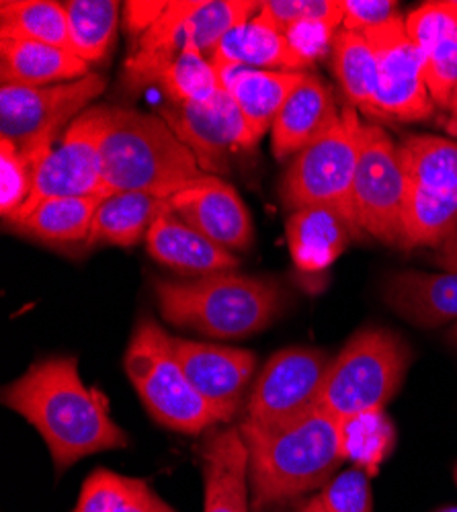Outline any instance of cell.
Listing matches in <instances>:
<instances>
[{
    "mask_svg": "<svg viewBox=\"0 0 457 512\" xmlns=\"http://www.w3.org/2000/svg\"><path fill=\"white\" fill-rule=\"evenodd\" d=\"M3 404L35 426L58 478L80 459L130 445L126 431L111 418L107 396L82 383L74 355L33 363L3 388Z\"/></svg>",
    "mask_w": 457,
    "mask_h": 512,
    "instance_id": "cell-1",
    "label": "cell"
},
{
    "mask_svg": "<svg viewBox=\"0 0 457 512\" xmlns=\"http://www.w3.org/2000/svg\"><path fill=\"white\" fill-rule=\"evenodd\" d=\"M240 433L248 449L255 512H271L324 486L345 459L343 422L320 406L283 429L259 431L240 424Z\"/></svg>",
    "mask_w": 457,
    "mask_h": 512,
    "instance_id": "cell-2",
    "label": "cell"
},
{
    "mask_svg": "<svg viewBox=\"0 0 457 512\" xmlns=\"http://www.w3.org/2000/svg\"><path fill=\"white\" fill-rule=\"evenodd\" d=\"M203 175L195 154L160 115L113 107L101 142L103 195L146 193L169 201Z\"/></svg>",
    "mask_w": 457,
    "mask_h": 512,
    "instance_id": "cell-3",
    "label": "cell"
},
{
    "mask_svg": "<svg viewBox=\"0 0 457 512\" xmlns=\"http://www.w3.org/2000/svg\"><path fill=\"white\" fill-rule=\"evenodd\" d=\"M154 291L166 322L212 338L253 336L271 326L285 306L275 281L234 271L191 281H156Z\"/></svg>",
    "mask_w": 457,
    "mask_h": 512,
    "instance_id": "cell-4",
    "label": "cell"
},
{
    "mask_svg": "<svg viewBox=\"0 0 457 512\" xmlns=\"http://www.w3.org/2000/svg\"><path fill=\"white\" fill-rule=\"evenodd\" d=\"M123 367L146 412L183 435H197L220 422L218 414L195 392L173 349V334L144 316L130 338Z\"/></svg>",
    "mask_w": 457,
    "mask_h": 512,
    "instance_id": "cell-5",
    "label": "cell"
},
{
    "mask_svg": "<svg viewBox=\"0 0 457 512\" xmlns=\"http://www.w3.org/2000/svg\"><path fill=\"white\" fill-rule=\"evenodd\" d=\"M408 365L410 349L396 332L361 330L332 359L318 406L341 422L382 410L400 390Z\"/></svg>",
    "mask_w": 457,
    "mask_h": 512,
    "instance_id": "cell-6",
    "label": "cell"
},
{
    "mask_svg": "<svg viewBox=\"0 0 457 512\" xmlns=\"http://www.w3.org/2000/svg\"><path fill=\"white\" fill-rule=\"evenodd\" d=\"M363 125L357 109L347 105L330 132L294 156L279 183V195L287 209H330L361 234L353 185Z\"/></svg>",
    "mask_w": 457,
    "mask_h": 512,
    "instance_id": "cell-7",
    "label": "cell"
},
{
    "mask_svg": "<svg viewBox=\"0 0 457 512\" xmlns=\"http://www.w3.org/2000/svg\"><path fill=\"white\" fill-rule=\"evenodd\" d=\"M398 148L406 177L402 248L441 246L457 228V142L410 136Z\"/></svg>",
    "mask_w": 457,
    "mask_h": 512,
    "instance_id": "cell-8",
    "label": "cell"
},
{
    "mask_svg": "<svg viewBox=\"0 0 457 512\" xmlns=\"http://www.w3.org/2000/svg\"><path fill=\"white\" fill-rule=\"evenodd\" d=\"M107 89L101 74H87L72 82L50 87H17L3 84L0 89V136L11 140L33 166L44 156L70 123L85 113Z\"/></svg>",
    "mask_w": 457,
    "mask_h": 512,
    "instance_id": "cell-9",
    "label": "cell"
},
{
    "mask_svg": "<svg viewBox=\"0 0 457 512\" xmlns=\"http://www.w3.org/2000/svg\"><path fill=\"white\" fill-rule=\"evenodd\" d=\"M330 363L324 351L308 347L275 353L259 373L242 424L277 431L316 410Z\"/></svg>",
    "mask_w": 457,
    "mask_h": 512,
    "instance_id": "cell-10",
    "label": "cell"
},
{
    "mask_svg": "<svg viewBox=\"0 0 457 512\" xmlns=\"http://www.w3.org/2000/svg\"><path fill=\"white\" fill-rule=\"evenodd\" d=\"M353 203L361 232L402 246L406 177L400 148L376 123L363 125Z\"/></svg>",
    "mask_w": 457,
    "mask_h": 512,
    "instance_id": "cell-11",
    "label": "cell"
},
{
    "mask_svg": "<svg viewBox=\"0 0 457 512\" xmlns=\"http://www.w3.org/2000/svg\"><path fill=\"white\" fill-rule=\"evenodd\" d=\"M113 107H91L76 117L58 146L33 164V187L21 211L52 197L103 195L101 142ZM19 211V213H21Z\"/></svg>",
    "mask_w": 457,
    "mask_h": 512,
    "instance_id": "cell-12",
    "label": "cell"
},
{
    "mask_svg": "<svg viewBox=\"0 0 457 512\" xmlns=\"http://www.w3.org/2000/svg\"><path fill=\"white\" fill-rule=\"evenodd\" d=\"M378 62L376 109L380 119L425 121L435 103L425 80V60L406 31V19H396L363 33Z\"/></svg>",
    "mask_w": 457,
    "mask_h": 512,
    "instance_id": "cell-13",
    "label": "cell"
},
{
    "mask_svg": "<svg viewBox=\"0 0 457 512\" xmlns=\"http://www.w3.org/2000/svg\"><path fill=\"white\" fill-rule=\"evenodd\" d=\"M158 115L195 154L205 175L228 173L234 158L257 146L251 127L224 89L207 103L166 105Z\"/></svg>",
    "mask_w": 457,
    "mask_h": 512,
    "instance_id": "cell-14",
    "label": "cell"
},
{
    "mask_svg": "<svg viewBox=\"0 0 457 512\" xmlns=\"http://www.w3.org/2000/svg\"><path fill=\"white\" fill-rule=\"evenodd\" d=\"M173 349L203 402L218 414L220 422L232 420L257 369V357L244 349L197 343L179 336H173Z\"/></svg>",
    "mask_w": 457,
    "mask_h": 512,
    "instance_id": "cell-15",
    "label": "cell"
},
{
    "mask_svg": "<svg viewBox=\"0 0 457 512\" xmlns=\"http://www.w3.org/2000/svg\"><path fill=\"white\" fill-rule=\"evenodd\" d=\"M175 216L228 250H246L255 228L238 191L214 175H203L169 199Z\"/></svg>",
    "mask_w": 457,
    "mask_h": 512,
    "instance_id": "cell-16",
    "label": "cell"
},
{
    "mask_svg": "<svg viewBox=\"0 0 457 512\" xmlns=\"http://www.w3.org/2000/svg\"><path fill=\"white\" fill-rule=\"evenodd\" d=\"M150 84L166 95L169 105L207 103L222 91L212 60L197 52L175 56L136 52L123 68V89L134 93Z\"/></svg>",
    "mask_w": 457,
    "mask_h": 512,
    "instance_id": "cell-17",
    "label": "cell"
},
{
    "mask_svg": "<svg viewBox=\"0 0 457 512\" xmlns=\"http://www.w3.org/2000/svg\"><path fill=\"white\" fill-rule=\"evenodd\" d=\"M404 19L410 39L425 60L429 95L435 105L449 109L457 87V0L425 3Z\"/></svg>",
    "mask_w": 457,
    "mask_h": 512,
    "instance_id": "cell-18",
    "label": "cell"
},
{
    "mask_svg": "<svg viewBox=\"0 0 457 512\" xmlns=\"http://www.w3.org/2000/svg\"><path fill=\"white\" fill-rule=\"evenodd\" d=\"M339 119L335 95L318 76L306 72L300 87L289 95L273 121L271 148L275 158L298 156L330 132Z\"/></svg>",
    "mask_w": 457,
    "mask_h": 512,
    "instance_id": "cell-19",
    "label": "cell"
},
{
    "mask_svg": "<svg viewBox=\"0 0 457 512\" xmlns=\"http://www.w3.org/2000/svg\"><path fill=\"white\" fill-rule=\"evenodd\" d=\"M146 246L154 261L164 267H171L183 275L207 277L216 273H230L238 269V256L205 238L179 216H175L171 205L152 224Z\"/></svg>",
    "mask_w": 457,
    "mask_h": 512,
    "instance_id": "cell-20",
    "label": "cell"
},
{
    "mask_svg": "<svg viewBox=\"0 0 457 512\" xmlns=\"http://www.w3.org/2000/svg\"><path fill=\"white\" fill-rule=\"evenodd\" d=\"M222 89L234 99L257 142L271 130L275 117L306 72L259 70L246 66H214Z\"/></svg>",
    "mask_w": 457,
    "mask_h": 512,
    "instance_id": "cell-21",
    "label": "cell"
},
{
    "mask_svg": "<svg viewBox=\"0 0 457 512\" xmlns=\"http://www.w3.org/2000/svg\"><path fill=\"white\" fill-rule=\"evenodd\" d=\"M203 512H248V449L240 429L212 433L201 447Z\"/></svg>",
    "mask_w": 457,
    "mask_h": 512,
    "instance_id": "cell-22",
    "label": "cell"
},
{
    "mask_svg": "<svg viewBox=\"0 0 457 512\" xmlns=\"http://www.w3.org/2000/svg\"><path fill=\"white\" fill-rule=\"evenodd\" d=\"M384 297L404 320L435 328L457 320V273L402 271L388 279Z\"/></svg>",
    "mask_w": 457,
    "mask_h": 512,
    "instance_id": "cell-23",
    "label": "cell"
},
{
    "mask_svg": "<svg viewBox=\"0 0 457 512\" xmlns=\"http://www.w3.org/2000/svg\"><path fill=\"white\" fill-rule=\"evenodd\" d=\"M91 74L89 64L68 50L27 39H0V78L17 87H50Z\"/></svg>",
    "mask_w": 457,
    "mask_h": 512,
    "instance_id": "cell-24",
    "label": "cell"
},
{
    "mask_svg": "<svg viewBox=\"0 0 457 512\" xmlns=\"http://www.w3.org/2000/svg\"><path fill=\"white\" fill-rule=\"evenodd\" d=\"M210 60L214 66H246L281 72H304V68H308L289 39L259 15L230 31Z\"/></svg>",
    "mask_w": 457,
    "mask_h": 512,
    "instance_id": "cell-25",
    "label": "cell"
},
{
    "mask_svg": "<svg viewBox=\"0 0 457 512\" xmlns=\"http://www.w3.org/2000/svg\"><path fill=\"white\" fill-rule=\"evenodd\" d=\"M105 195L52 197L11 218L9 228L17 234L48 242L78 244L89 240L95 211Z\"/></svg>",
    "mask_w": 457,
    "mask_h": 512,
    "instance_id": "cell-26",
    "label": "cell"
},
{
    "mask_svg": "<svg viewBox=\"0 0 457 512\" xmlns=\"http://www.w3.org/2000/svg\"><path fill=\"white\" fill-rule=\"evenodd\" d=\"M166 209L169 201L146 193L105 195L95 211L87 246H134L148 236L152 224Z\"/></svg>",
    "mask_w": 457,
    "mask_h": 512,
    "instance_id": "cell-27",
    "label": "cell"
},
{
    "mask_svg": "<svg viewBox=\"0 0 457 512\" xmlns=\"http://www.w3.org/2000/svg\"><path fill=\"white\" fill-rule=\"evenodd\" d=\"M289 248L302 271H322L343 252L351 236H359L330 209L296 211L287 224Z\"/></svg>",
    "mask_w": 457,
    "mask_h": 512,
    "instance_id": "cell-28",
    "label": "cell"
},
{
    "mask_svg": "<svg viewBox=\"0 0 457 512\" xmlns=\"http://www.w3.org/2000/svg\"><path fill=\"white\" fill-rule=\"evenodd\" d=\"M263 3L257 0H191V7L181 23L183 52L210 56L222 39L240 25L253 21Z\"/></svg>",
    "mask_w": 457,
    "mask_h": 512,
    "instance_id": "cell-29",
    "label": "cell"
},
{
    "mask_svg": "<svg viewBox=\"0 0 457 512\" xmlns=\"http://www.w3.org/2000/svg\"><path fill=\"white\" fill-rule=\"evenodd\" d=\"M332 72H335L343 95L353 109L369 117H378V62L369 41L359 31L341 29L332 41Z\"/></svg>",
    "mask_w": 457,
    "mask_h": 512,
    "instance_id": "cell-30",
    "label": "cell"
},
{
    "mask_svg": "<svg viewBox=\"0 0 457 512\" xmlns=\"http://www.w3.org/2000/svg\"><path fill=\"white\" fill-rule=\"evenodd\" d=\"M74 512H175L144 480L95 469L85 480Z\"/></svg>",
    "mask_w": 457,
    "mask_h": 512,
    "instance_id": "cell-31",
    "label": "cell"
},
{
    "mask_svg": "<svg viewBox=\"0 0 457 512\" xmlns=\"http://www.w3.org/2000/svg\"><path fill=\"white\" fill-rule=\"evenodd\" d=\"M0 37L27 39L70 52L64 3L52 0H5L0 3Z\"/></svg>",
    "mask_w": 457,
    "mask_h": 512,
    "instance_id": "cell-32",
    "label": "cell"
},
{
    "mask_svg": "<svg viewBox=\"0 0 457 512\" xmlns=\"http://www.w3.org/2000/svg\"><path fill=\"white\" fill-rule=\"evenodd\" d=\"M68 15L70 52L82 62H101L117 33L119 3L115 0H70Z\"/></svg>",
    "mask_w": 457,
    "mask_h": 512,
    "instance_id": "cell-33",
    "label": "cell"
},
{
    "mask_svg": "<svg viewBox=\"0 0 457 512\" xmlns=\"http://www.w3.org/2000/svg\"><path fill=\"white\" fill-rule=\"evenodd\" d=\"M392 445V426L384 418L382 410L359 414L351 420H343V447L345 459H353L357 467L373 474L388 455Z\"/></svg>",
    "mask_w": 457,
    "mask_h": 512,
    "instance_id": "cell-34",
    "label": "cell"
},
{
    "mask_svg": "<svg viewBox=\"0 0 457 512\" xmlns=\"http://www.w3.org/2000/svg\"><path fill=\"white\" fill-rule=\"evenodd\" d=\"M259 17L285 35L302 21H332L343 27L345 7L343 0H267Z\"/></svg>",
    "mask_w": 457,
    "mask_h": 512,
    "instance_id": "cell-35",
    "label": "cell"
},
{
    "mask_svg": "<svg viewBox=\"0 0 457 512\" xmlns=\"http://www.w3.org/2000/svg\"><path fill=\"white\" fill-rule=\"evenodd\" d=\"M0 170H3L0 213H3V220L9 222L23 209L31 195L33 166L11 140L0 138Z\"/></svg>",
    "mask_w": 457,
    "mask_h": 512,
    "instance_id": "cell-36",
    "label": "cell"
},
{
    "mask_svg": "<svg viewBox=\"0 0 457 512\" xmlns=\"http://www.w3.org/2000/svg\"><path fill=\"white\" fill-rule=\"evenodd\" d=\"M318 496L330 512H373L369 474L361 467L332 478Z\"/></svg>",
    "mask_w": 457,
    "mask_h": 512,
    "instance_id": "cell-37",
    "label": "cell"
},
{
    "mask_svg": "<svg viewBox=\"0 0 457 512\" xmlns=\"http://www.w3.org/2000/svg\"><path fill=\"white\" fill-rule=\"evenodd\" d=\"M343 7V29L359 33L376 29L400 15L398 5L390 3V0H343Z\"/></svg>",
    "mask_w": 457,
    "mask_h": 512,
    "instance_id": "cell-38",
    "label": "cell"
},
{
    "mask_svg": "<svg viewBox=\"0 0 457 512\" xmlns=\"http://www.w3.org/2000/svg\"><path fill=\"white\" fill-rule=\"evenodd\" d=\"M169 7V3H152V0H146V3H140V0H130V3L123 5V11H126V27L134 37H142Z\"/></svg>",
    "mask_w": 457,
    "mask_h": 512,
    "instance_id": "cell-39",
    "label": "cell"
},
{
    "mask_svg": "<svg viewBox=\"0 0 457 512\" xmlns=\"http://www.w3.org/2000/svg\"><path fill=\"white\" fill-rule=\"evenodd\" d=\"M437 265L447 273H457V228L453 234L439 246Z\"/></svg>",
    "mask_w": 457,
    "mask_h": 512,
    "instance_id": "cell-40",
    "label": "cell"
},
{
    "mask_svg": "<svg viewBox=\"0 0 457 512\" xmlns=\"http://www.w3.org/2000/svg\"><path fill=\"white\" fill-rule=\"evenodd\" d=\"M306 510H308V512H330V510L324 506V502H322L320 496H316V498H312V500H306Z\"/></svg>",
    "mask_w": 457,
    "mask_h": 512,
    "instance_id": "cell-41",
    "label": "cell"
},
{
    "mask_svg": "<svg viewBox=\"0 0 457 512\" xmlns=\"http://www.w3.org/2000/svg\"><path fill=\"white\" fill-rule=\"evenodd\" d=\"M449 109H451V113H453V117L457 119V87H455V91H453V97H451V103H449Z\"/></svg>",
    "mask_w": 457,
    "mask_h": 512,
    "instance_id": "cell-42",
    "label": "cell"
},
{
    "mask_svg": "<svg viewBox=\"0 0 457 512\" xmlns=\"http://www.w3.org/2000/svg\"><path fill=\"white\" fill-rule=\"evenodd\" d=\"M449 340H451V343L457 347V326H455V328H451V332H449Z\"/></svg>",
    "mask_w": 457,
    "mask_h": 512,
    "instance_id": "cell-43",
    "label": "cell"
},
{
    "mask_svg": "<svg viewBox=\"0 0 457 512\" xmlns=\"http://www.w3.org/2000/svg\"><path fill=\"white\" fill-rule=\"evenodd\" d=\"M294 512H308V510H306V502H302Z\"/></svg>",
    "mask_w": 457,
    "mask_h": 512,
    "instance_id": "cell-44",
    "label": "cell"
},
{
    "mask_svg": "<svg viewBox=\"0 0 457 512\" xmlns=\"http://www.w3.org/2000/svg\"><path fill=\"white\" fill-rule=\"evenodd\" d=\"M439 512H457V508H443V510H439Z\"/></svg>",
    "mask_w": 457,
    "mask_h": 512,
    "instance_id": "cell-45",
    "label": "cell"
},
{
    "mask_svg": "<svg viewBox=\"0 0 457 512\" xmlns=\"http://www.w3.org/2000/svg\"><path fill=\"white\" fill-rule=\"evenodd\" d=\"M453 476H455V484H457V465H455V472H453Z\"/></svg>",
    "mask_w": 457,
    "mask_h": 512,
    "instance_id": "cell-46",
    "label": "cell"
}]
</instances>
